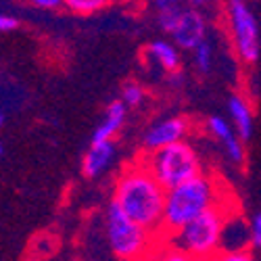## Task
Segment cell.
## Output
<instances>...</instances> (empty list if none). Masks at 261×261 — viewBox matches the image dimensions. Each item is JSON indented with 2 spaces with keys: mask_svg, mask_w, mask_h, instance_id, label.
<instances>
[{
  "mask_svg": "<svg viewBox=\"0 0 261 261\" xmlns=\"http://www.w3.org/2000/svg\"><path fill=\"white\" fill-rule=\"evenodd\" d=\"M167 188L155 178L144 159L127 163L115 182L113 203L136 224L153 232L161 230Z\"/></svg>",
  "mask_w": 261,
  "mask_h": 261,
  "instance_id": "1",
  "label": "cell"
},
{
  "mask_svg": "<svg viewBox=\"0 0 261 261\" xmlns=\"http://www.w3.org/2000/svg\"><path fill=\"white\" fill-rule=\"evenodd\" d=\"M226 199L222 190V184L207 173H199L178 186L167 190L165 197V211H163V222L157 238H171L176 232H180L188 222H192L197 215L213 207Z\"/></svg>",
  "mask_w": 261,
  "mask_h": 261,
  "instance_id": "2",
  "label": "cell"
},
{
  "mask_svg": "<svg viewBox=\"0 0 261 261\" xmlns=\"http://www.w3.org/2000/svg\"><path fill=\"white\" fill-rule=\"evenodd\" d=\"M234 211L236 207H230L228 197H226L220 203H215L213 207H209L207 211H203L201 215H197L192 222H188L180 232H176L167 241L188 251L190 255L207 261L217 251H222V232H224L228 217Z\"/></svg>",
  "mask_w": 261,
  "mask_h": 261,
  "instance_id": "3",
  "label": "cell"
},
{
  "mask_svg": "<svg viewBox=\"0 0 261 261\" xmlns=\"http://www.w3.org/2000/svg\"><path fill=\"white\" fill-rule=\"evenodd\" d=\"M155 178L169 190L201 173V159L188 142H173L142 155Z\"/></svg>",
  "mask_w": 261,
  "mask_h": 261,
  "instance_id": "4",
  "label": "cell"
},
{
  "mask_svg": "<svg viewBox=\"0 0 261 261\" xmlns=\"http://www.w3.org/2000/svg\"><path fill=\"white\" fill-rule=\"evenodd\" d=\"M107 234L113 253L121 261H140L157 241L153 232L129 220L115 203L107 211Z\"/></svg>",
  "mask_w": 261,
  "mask_h": 261,
  "instance_id": "5",
  "label": "cell"
},
{
  "mask_svg": "<svg viewBox=\"0 0 261 261\" xmlns=\"http://www.w3.org/2000/svg\"><path fill=\"white\" fill-rule=\"evenodd\" d=\"M226 23L232 38L236 57L247 65L257 63L261 55V34L257 19L247 5V0H228L226 3Z\"/></svg>",
  "mask_w": 261,
  "mask_h": 261,
  "instance_id": "6",
  "label": "cell"
},
{
  "mask_svg": "<svg viewBox=\"0 0 261 261\" xmlns=\"http://www.w3.org/2000/svg\"><path fill=\"white\" fill-rule=\"evenodd\" d=\"M173 44L184 50H194L207 38V21L194 9H182L176 25L169 32Z\"/></svg>",
  "mask_w": 261,
  "mask_h": 261,
  "instance_id": "7",
  "label": "cell"
},
{
  "mask_svg": "<svg viewBox=\"0 0 261 261\" xmlns=\"http://www.w3.org/2000/svg\"><path fill=\"white\" fill-rule=\"evenodd\" d=\"M188 134V121L184 117H169L153 125L144 136V148L146 150H157L161 146L182 142Z\"/></svg>",
  "mask_w": 261,
  "mask_h": 261,
  "instance_id": "8",
  "label": "cell"
},
{
  "mask_svg": "<svg viewBox=\"0 0 261 261\" xmlns=\"http://www.w3.org/2000/svg\"><path fill=\"white\" fill-rule=\"evenodd\" d=\"M115 157V146L111 140H98L92 142L90 150L84 157V176L86 178H96L98 173L107 169V165Z\"/></svg>",
  "mask_w": 261,
  "mask_h": 261,
  "instance_id": "9",
  "label": "cell"
},
{
  "mask_svg": "<svg viewBox=\"0 0 261 261\" xmlns=\"http://www.w3.org/2000/svg\"><path fill=\"white\" fill-rule=\"evenodd\" d=\"M251 243V226L245 224V220L238 211H234L222 232V249L224 251H236V249H247Z\"/></svg>",
  "mask_w": 261,
  "mask_h": 261,
  "instance_id": "10",
  "label": "cell"
},
{
  "mask_svg": "<svg viewBox=\"0 0 261 261\" xmlns=\"http://www.w3.org/2000/svg\"><path fill=\"white\" fill-rule=\"evenodd\" d=\"M207 125H209V129H211V134L226 146L230 159L236 161V163H241L243 157H245V153H243V144H241V140L236 138V134L232 132V127L228 125V121L222 119V117H209Z\"/></svg>",
  "mask_w": 261,
  "mask_h": 261,
  "instance_id": "11",
  "label": "cell"
},
{
  "mask_svg": "<svg viewBox=\"0 0 261 261\" xmlns=\"http://www.w3.org/2000/svg\"><path fill=\"white\" fill-rule=\"evenodd\" d=\"M146 55L153 59L161 69H165L169 73L180 69V48L173 44V42H167V40L150 42L148 48H146Z\"/></svg>",
  "mask_w": 261,
  "mask_h": 261,
  "instance_id": "12",
  "label": "cell"
},
{
  "mask_svg": "<svg viewBox=\"0 0 261 261\" xmlns=\"http://www.w3.org/2000/svg\"><path fill=\"white\" fill-rule=\"evenodd\" d=\"M125 102L123 100H113L111 105L107 107V113H105V119L100 121V125L96 127V132L92 136V142H98V140H111L117 129L123 125V119H125Z\"/></svg>",
  "mask_w": 261,
  "mask_h": 261,
  "instance_id": "13",
  "label": "cell"
},
{
  "mask_svg": "<svg viewBox=\"0 0 261 261\" xmlns=\"http://www.w3.org/2000/svg\"><path fill=\"white\" fill-rule=\"evenodd\" d=\"M140 261H203V259L194 257V255H190L188 251L176 247L171 241H163V238H157L155 245L150 247V251H148Z\"/></svg>",
  "mask_w": 261,
  "mask_h": 261,
  "instance_id": "14",
  "label": "cell"
},
{
  "mask_svg": "<svg viewBox=\"0 0 261 261\" xmlns=\"http://www.w3.org/2000/svg\"><path fill=\"white\" fill-rule=\"evenodd\" d=\"M228 111L232 115V121L236 125V132L243 140H247L253 132V115H251V107L249 102L241 96V94H234L228 100Z\"/></svg>",
  "mask_w": 261,
  "mask_h": 261,
  "instance_id": "15",
  "label": "cell"
},
{
  "mask_svg": "<svg viewBox=\"0 0 261 261\" xmlns=\"http://www.w3.org/2000/svg\"><path fill=\"white\" fill-rule=\"evenodd\" d=\"M111 0H63V9L75 15H94L109 7Z\"/></svg>",
  "mask_w": 261,
  "mask_h": 261,
  "instance_id": "16",
  "label": "cell"
},
{
  "mask_svg": "<svg viewBox=\"0 0 261 261\" xmlns=\"http://www.w3.org/2000/svg\"><path fill=\"white\" fill-rule=\"evenodd\" d=\"M180 11H182V7H178V5L157 9V23H159V28H161L165 34H169V32L173 30V25H176V21H178V17H180Z\"/></svg>",
  "mask_w": 261,
  "mask_h": 261,
  "instance_id": "17",
  "label": "cell"
},
{
  "mask_svg": "<svg viewBox=\"0 0 261 261\" xmlns=\"http://www.w3.org/2000/svg\"><path fill=\"white\" fill-rule=\"evenodd\" d=\"M211 61H213V48L209 44V40L205 38L201 44L194 48V65L201 73H207L211 69Z\"/></svg>",
  "mask_w": 261,
  "mask_h": 261,
  "instance_id": "18",
  "label": "cell"
},
{
  "mask_svg": "<svg viewBox=\"0 0 261 261\" xmlns=\"http://www.w3.org/2000/svg\"><path fill=\"white\" fill-rule=\"evenodd\" d=\"M121 100L127 107H138L144 100V88L140 84H125L121 90Z\"/></svg>",
  "mask_w": 261,
  "mask_h": 261,
  "instance_id": "19",
  "label": "cell"
},
{
  "mask_svg": "<svg viewBox=\"0 0 261 261\" xmlns=\"http://www.w3.org/2000/svg\"><path fill=\"white\" fill-rule=\"evenodd\" d=\"M207 261H253V255L249 249H236V251H217Z\"/></svg>",
  "mask_w": 261,
  "mask_h": 261,
  "instance_id": "20",
  "label": "cell"
},
{
  "mask_svg": "<svg viewBox=\"0 0 261 261\" xmlns=\"http://www.w3.org/2000/svg\"><path fill=\"white\" fill-rule=\"evenodd\" d=\"M28 5H32L34 9L40 11H59L63 9V0H25Z\"/></svg>",
  "mask_w": 261,
  "mask_h": 261,
  "instance_id": "21",
  "label": "cell"
},
{
  "mask_svg": "<svg viewBox=\"0 0 261 261\" xmlns=\"http://www.w3.org/2000/svg\"><path fill=\"white\" fill-rule=\"evenodd\" d=\"M251 245L261 247V213H257L251 222Z\"/></svg>",
  "mask_w": 261,
  "mask_h": 261,
  "instance_id": "22",
  "label": "cell"
},
{
  "mask_svg": "<svg viewBox=\"0 0 261 261\" xmlns=\"http://www.w3.org/2000/svg\"><path fill=\"white\" fill-rule=\"evenodd\" d=\"M17 28H19V19L17 17L0 13V32H13Z\"/></svg>",
  "mask_w": 261,
  "mask_h": 261,
  "instance_id": "23",
  "label": "cell"
},
{
  "mask_svg": "<svg viewBox=\"0 0 261 261\" xmlns=\"http://www.w3.org/2000/svg\"><path fill=\"white\" fill-rule=\"evenodd\" d=\"M171 5H180V0H155V7L161 9V7H171Z\"/></svg>",
  "mask_w": 261,
  "mask_h": 261,
  "instance_id": "24",
  "label": "cell"
},
{
  "mask_svg": "<svg viewBox=\"0 0 261 261\" xmlns=\"http://www.w3.org/2000/svg\"><path fill=\"white\" fill-rule=\"evenodd\" d=\"M207 3V0H190V5H194V7H203Z\"/></svg>",
  "mask_w": 261,
  "mask_h": 261,
  "instance_id": "25",
  "label": "cell"
},
{
  "mask_svg": "<svg viewBox=\"0 0 261 261\" xmlns=\"http://www.w3.org/2000/svg\"><path fill=\"white\" fill-rule=\"evenodd\" d=\"M3 123H5V117H3V115H0V127H3Z\"/></svg>",
  "mask_w": 261,
  "mask_h": 261,
  "instance_id": "26",
  "label": "cell"
},
{
  "mask_svg": "<svg viewBox=\"0 0 261 261\" xmlns=\"http://www.w3.org/2000/svg\"><path fill=\"white\" fill-rule=\"evenodd\" d=\"M0 155H3V144H0Z\"/></svg>",
  "mask_w": 261,
  "mask_h": 261,
  "instance_id": "27",
  "label": "cell"
}]
</instances>
